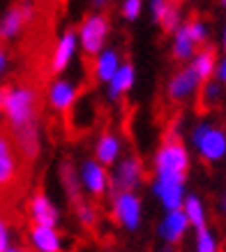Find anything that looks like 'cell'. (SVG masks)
<instances>
[{
  "mask_svg": "<svg viewBox=\"0 0 226 252\" xmlns=\"http://www.w3.org/2000/svg\"><path fill=\"white\" fill-rule=\"evenodd\" d=\"M189 229V222L185 218L182 211H171V213H166L159 222V236L164 238L166 243H178Z\"/></svg>",
  "mask_w": 226,
  "mask_h": 252,
  "instance_id": "cell-16",
  "label": "cell"
},
{
  "mask_svg": "<svg viewBox=\"0 0 226 252\" xmlns=\"http://www.w3.org/2000/svg\"><path fill=\"white\" fill-rule=\"evenodd\" d=\"M120 137L113 134V132H104L99 137L97 146H95V160L102 164V167H109V164H115L118 158H120Z\"/></svg>",
  "mask_w": 226,
  "mask_h": 252,
  "instance_id": "cell-19",
  "label": "cell"
},
{
  "mask_svg": "<svg viewBox=\"0 0 226 252\" xmlns=\"http://www.w3.org/2000/svg\"><path fill=\"white\" fill-rule=\"evenodd\" d=\"M76 46H79V35L74 31H65L60 35V39L56 42V49L51 54V72L60 74L69 67L72 58L76 56Z\"/></svg>",
  "mask_w": 226,
  "mask_h": 252,
  "instance_id": "cell-13",
  "label": "cell"
},
{
  "mask_svg": "<svg viewBox=\"0 0 226 252\" xmlns=\"http://www.w3.org/2000/svg\"><path fill=\"white\" fill-rule=\"evenodd\" d=\"M192 144L203 162H219L226 158V130L215 123H198L192 130Z\"/></svg>",
  "mask_w": 226,
  "mask_h": 252,
  "instance_id": "cell-3",
  "label": "cell"
},
{
  "mask_svg": "<svg viewBox=\"0 0 226 252\" xmlns=\"http://www.w3.org/2000/svg\"><path fill=\"white\" fill-rule=\"evenodd\" d=\"M109 32H111V21L106 14L90 12L85 16L81 21V28H79V42H81V49L85 51V56L95 58L99 51H104Z\"/></svg>",
  "mask_w": 226,
  "mask_h": 252,
  "instance_id": "cell-4",
  "label": "cell"
},
{
  "mask_svg": "<svg viewBox=\"0 0 226 252\" xmlns=\"http://www.w3.org/2000/svg\"><path fill=\"white\" fill-rule=\"evenodd\" d=\"M198 91H201V81L196 79V74L189 67H180L175 69L171 79H169L166 97L175 102V104H185V102H192Z\"/></svg>",
  "mask_w": 226,
  "mask_h": 252,
  "instance_id": "cell-8",
  "label": "cell"
},
{
  "mask_svg": "<svg viewBox=\"0 0 226 252\" xmlns=\"http://www.w3.org/2000/svg\"><path fill=\"white\" fill-rule=\"evenodd\" d=\"M136 81V69L132 63H122L120 69L115 72V77L109 81V99H120L125 93L132 91V86Z\"/></svg>",
  "mask_w": 226,
  "mask_h": 252,
  "instance_id": "cell-20",
  "label": "cell"
},
{
  "mask_svg": "<svg viewBox=\"0 0 226 252\" xmlns=\"http://www.w3.org/2000/svg\"><path fill=\"white\" fill-rule=\"evenodd\" d=\"M141 9H143V2L141 0H125L120 7V14L127 19V21H134L141 16Z\"/></svg>",
  "mask_w": 226,
  "mask_h": 252,
  "instance_id": "cell-29",
  "label": "cell"
},
{
  "mask_svg": "<svg viewBox=\"0 0 226 252\" xmlns=\"http://www.w3.org/2000/svg\"><path fill=\"white\" fill-rule=\"evenodd\" d=\"M182 213H185V218H187L189 227H194L196 231L203 229V227H208V224H205V206H203V201L196 197V194H189V197H185Z\"/></svg>",
  "mask_w": 226,
  "mask_h": 252,
  "instance_id": "cell-24",
  "label": "cell"
},
{
  "mask_svg": "<svg viewBox=\"0 0 226 252\" xmlns=\"http://www.w3.org/2000/svg\"><path fill=\"white\" fill-rule=\"evenodd\" d=\"M143 181H145V167L136 155L122 158L115 164V171L111 176V185L118 192H136L143 185Z\"/></svg>",
  "mask_w": 226,
  "mask_h": 252,
  "instance_id": "cell-7",
  "label": "cell"
},
{
  "mask_svg": "<svg viewBox=\"0 0 226 252\" xmlns=\"http://www.w3.org/2000/svg\"><path fill=\"white\" fill-rule=\"evenodd\" d=\"M201 104L203 107H215L219 99H222V84H219L217 79H210V81H205L201 86Z\"/></svg>",
  "mask_w": 226,
  "mask_h": 252,
  "instance_id": "cell-25",
  "label": "cell"
},
{
  "mask_svg": "<svg viewBox=\"0 0 226 252\" xmlns=\"http://www.w3.org/2000/svg\"><path fill=\"white\" fill-rule=\"evenodd\" d=\"M222 46H224V51H226V28H224V32H222Z\"/></svg>",
  "mask_w": 226,
  "mask_h": 252,
  "instance_id": "cell-35",
  "label": "cell"
},
{
  "mask_svg": "<svg viewBox=\"0 0 226 252\" xmlns=\"http://www.w3.org/2000/svg\"><path fill=\"white\" fill-rule=\"evenodd\" d=\"M9 250V231H7V222L0 218V252Z\"/></svg>",
  "mask_w": 226,
  "mask_h": 252,
  "instance_id": "cell-30",
  "label": "cell"
},
{
  "mask_svg": "<svg viewBox=\"0 0 226 252\" xmlns=\"http://www.w3.org/2000/svg\"><path fill=\"white\" fill-rule=\"evenodd\" d=\"M0 111H2V88H0Z\"/></svg>",
  "mask_w": 226,
  "mask_h": 252,
  "instance_id": "cell-36",
  "label": "cell"
},
{
  "mask_svg": "<svg viewBox=\"0 0 226 252\" xmlns=\"http://www.w3.org/2000/svg\"><path fill=\"white\" fill-rule=\"evenodd\" d=\"M219 213L226 218V192L222 194V199H219Z\"/></svg>",
  "mask_w": 226,
  "mask_h": 252,
  "instance_id": "cell-33",
  "label": "cell"
},
{
  "mask_svg": "<svg viewBox=\"0 0 226 252\" xmlns=\"http://www.w3.org/2000/svg\"><path fill=\"white\" fill-rule=\"evenodd\" d=\"M171 51H173L175 61H192L194 54L198 51V46H196L194 42H192V37H189L185 23L173 32V46H171Z\"/></svg>",
  "mask_w": 226,
  "mask_h": 252,
  "instance_id": "cell-23",
  "label": "cell"
},
{
  "mask_svg": "<svg viewBox=\"0 0 226 252\" xmlns=\"http://www.w3.org/2000/svg\"><path fill=\"white\" fill-rule=\"evenodd\" d=\"M5 67H7V54H5V49H0V74L5 72Z\"/></svg>",
  "mask_w": 226,
  "mask_h": 252,
  "instance_id": "cell-32",
  "label": "cell"
},
{
  "mask_svg": "<svg viewBox=\"0 0 226 252\" xmlns=\"http://www.w3.org/2000/svg\"><path fill=\"white\" fill-rule=\"evenodd\" d=\"M215 77L222 86H226V56L222 61H217V69H215Z\"/></svg>",
  "mask_w": 226,
  "mask_h": 252,
  "instance_id": "cell-31",
  "label": "cell"
},
{
  "mask_svg": "<svg viewBox=\"0 0 226 252\" xmlns=\"http://www.w3.org/2000/svg\"><path fill=\"white\" fill-rule=\"evenodd\" d=\"M39 95L30 84H12L2 88V114L9 132H16L28 125H37Z\"/></svg>",
  "mask_w": 226,
  "mask_h": 252,
  "instance_id": "cell-1",
  "label": "cell"
},
{
  "mask_svg": "<svg viewBox=\"0 0 226 252\" xmlns=\"http://www.w3.org/2000/svg\"><path fill=\"white\" fill-rule=\"evenodd\" d=\"M122 61H120V54L115 51V49H104V51H99L95 56V63H92V77L95 81H104L109 84L113 77H115V72L120 69Z\"/></svg>",
  "mask_w": 226,
  "mask_h": 252,
  "instance_id": "cell-15",
  "label": "cell"
},
{
  "mask_svg": "<svg viewBox=\"0 0 226 252\" xmlns=\"http://www.w3.org/2000/svg\"><path fill=\"white\" fill-rule=\"evenodd\" d=\"M76 215H79V220H81L85 227H92V224L97 222V211H95L90 204H85V201L76 204Z\"/></svg>",
  "mask_w": 226,
  "mask_h": 252,
  "instance_id": "cell-28",
  "label": "cell"
},
{
  "mask_svg": "<svg viewBox=\"0 0 226 252\" xmlns=\"http://www.w3.org/2000/svg\"><path fill=\"white\" fill-rule=\"evenodd\" d=\"M28 213H30L32 227H51L56 229V224L60 220V213L58 208L51 204V199L46 197L42 190H37L30 197V204H28Z\"/></svg>",
  "mask_w": 226,
  "mask_h": 252,
  "instance_id": "cell-12",
  "label": "cell"
},
{
  "mask_svg": "<svg viewBox=\"0 0 226 252\" xmlns=\"http://www.w3.org/2000/svg\"><path fill=\"white\" fill-rule=\"evenodd\" d=\"M32 21V7L30 5H14L0 21V37L2 39H14L23 28Z\"/></svg>",
  "mask_w": 226,
  "mask_h": 252,
  "instance_id": "cell-14",
  "label": "cell"
},
{
  "mask_svg": "<svg viewBox=\"0 0 226 252\" xmlns=\"http://www.w3.org/2000/svg\"><path fill=\"white\" fill-rule=\"evenodd\" d=\"M81 185L88 190V194L92 197H104L106 190L111 188V176L106 171V167H102L97 160H85L81 164Z\"/></svg>",
  "mask_w": 226,
  "mask_h": 252,
  "instance_id": "cell-11",
  "label": "cell"
},
{
  "mask_svg": "<svg viewBox=\"0 0 226 252\" xmlns=\"http://www.w3.org/2000/svg\"><path fill=\"white\" fill-rule=\"evenodd\" d=\"M155 21L164 28V32H175L182 26V14L180 7L173 2H164V0H155L150 5Z\"/></svg>",
  "mask_w": 226,
  "mask_h": 252,
  "instance_id": "cell-18",
  "label": "cell"
},
{
  "mask_svg": "<svg viewBox=\"0 0 226 252\" xmlns=\"http://www.w3.org/2000/svg\"><path fill=\"white\" fill-rule=\"evenodd\" d=\"M185 28H187L189 37H192V42H194L196 46H201L208 42V23L201 21V19H189L187 23H185Z\"/></svg>",
  "mask_w": 226,
  "mask_h": 252,
  "instance_id": "cell-26",
  "label": "cell"
},
{
  "mask_svg": "<svg viewBox=\"0 0 226 252\" xmlns=\"http://www.w3.org/2000/svg\"><path fill=\"white\" fill-rule=\"evenodd\" d=\"M113 218L120 222L127 231H136L141 227V218H143V206H141V197L136 192H118L111 201Z\"/></svg>",
  "mask_w": 226,
  "mask_h": 252,
  "instance_id": "cell-6",
  "label": "cell"
},
{
  "mask_svg": "<svg viewBox=\"0 0 226 252\" xmlns=\"http://www.w3.org/2000/svg\"><path fill=\"white\" fill-rule=\"evenodd\" d=\"M196 252H217V238L208 227L196 231Z\"/></svg>",
  "mask_w": 226,
  "mask_h": 252,
  "instance_id": "cell-27",
  "label": "cell"
},
{
  "mask_svg": "<svg viewBox=\"0 0 226 252\" xmlns=\"http://www.w3.org/2000/svg\"><path fill=\"white\" fill-rule=\"evenodd\" d=\"M189 69L196 74V79L205 84V81H210L215 77V69H217V51L212 49V46H203V49H198L189 63Z\"/></svg>",
  "mask_w": 226,
  "mask_h": 252,
  "instance_id": "cell-17",
  "label": "cell"
},
{
  "mask_svg": "<svg viewBox=\"0 0 226 252\" xmlns=\"http://www.w3.org/2000/svg\"><path fill=\"white\" fill-rule=\"evenodd\" d=\"M189 153L178 137H166L155 155V174L169 178H187Z\"/></svg>",
  "mask_w": 226,
  "mask_h": 252,
  "instance_id": "cell-2",
  "label": "cell"
},
{
  "mask_svg": "<svg viewBox=\"0 0 226 252\" xmlns=\"http://www.w3.org/2000/svg\"><path fill=\"white\" fill-rule=\"evenodd\" d=\"M60 183L67 192V199L72 204H81V181H79V171L69 160L60 162Z\"/></svg>",
  "mask_w": 226,
  "mask_h": 252,
  "instance_id": "cell-22",
  "label": "cell"
},
{
  "mask_svg": "<svg viewBox=\"0 0 226 252\" xmlns=\"http://www.w3.org/2000/svg\"><path fill=\"white\" fill-rule=\"evenodd\" d=\"M21 183V160L9 134L0 130V194H9Z\"/></svg>",
  "mask_w": 226,
  "mask_h": 252,
  "instance_id": "cell-5",
  "label": "cell"
},
{
  "mask_svg": "<svg viewBox=\"0 0 226 252\" xmlns=\"http://www.w3.org/2000/svg\"><path fill=\"white\" fill-rule=\"evenodd\" d=\"M152 194L162 201L166 213L171 211H182L185 204V178H169V176H157L152 183Z\"/></svg>",
  "mask_w": 226,
  "mask_h": 252,
  "instance_id": "cell-9",
  "label": "cell"
},
{
  "mask_svg": "<svg viewBox=\"0 0 226 252\" xmlns=\"http://www.w3.org/2000/svg\"><path fill=\"white\" fill-rule=\"evenodd\" d=\"M7 252H28V250H26V248H9Z\"/></svg>",
  "mask_w": 226,
  "mask_h": 252,
  "instance_id": "cell-34",
  "label": "cell"
},
{
  "mask_svg": "<svg viewBox=\"0 0 226 252\" xmlns=\"http://www.w3.org/2000/svg\"><path fill=\"white\" fill-rule=\"evenodd\" d=\"M30 243L37 252H60L62 243L58 231L51 227H32L30 229Z\"/></svg>",
  "mask_w": 226,
  "mask_h": 252,
  "instance_id": "cell-21",
  "label": "cell"
},
{
  "mask_svg": "<svg viewBox=\"0 0 226 252\" xmlns=\"http://www.w3.org/2000/svg\"><path fill=\"white\" fill-rule=\"evenodd\" d=\"M81 95V86L76 84L74 79H56L51 86H49V104H51L53 111H69V109L76 104V99Z\"/></svg>",
  "mask_w": 226,
  "mask_h": 252,
  "instance_id": "cell-10",
  "label": "cell"
}]
</instances>
